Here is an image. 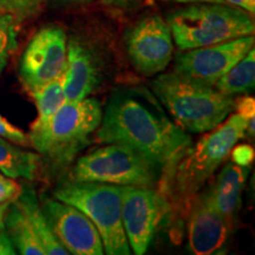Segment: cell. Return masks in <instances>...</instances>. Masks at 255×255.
I'll use <instances>...</instances> for the list:
<instances>
[{"mask_svg":"<svg viewBox=\"0 0 255 255\" xmlns=\"http://www.w3.org/2000/svg\"><path fill=\"white\" fill-rule=\"evenodd\" d=\"M96 139L103 144L130 146L167 170L191 145L187 131L169 120L154 96L143 89L114 92L96 130Z\"/></svg>","mask_w":255,"mask_h":255,"instance_id":"6da1fadb","label":"cell"},{"mask_svg":"<svg viewBox=\"0 0 255 255\" xmlns=\"http://www.w3.org/2000/svg\"><path fill=\"white\" fill-rule=\"evenodd\" d=\"M152 90L174 122L188 132L209 131L235 110L231 96L175 71L159 75L152 82Z\"/></svg>","mask_w":255,"mask_h":255,"instance_id":"7a4b0ae2","label":"cell"},{"mask_svg":"<svg viewBox=\"0 0 255 255\" xmlns=\"http://www.w3.org/2000/svg\"><path fill=\"white\" fill-rule=\"evenodd\" d=\"M167 24L180 50L215 45L254 34L251 13L226 2H195L171 11Z\"/></svg>","mask_w":255,"mask_h":255,"instance_id":"3957f363","label":"cell"},{"mask_svg":"<svg viewBox=\"0 0 255 255\" xmlns=\"http://www.w3.org/2000/svg\"><path fill=\"white\" fill-rule=\"evenodd\" d=\"M247 123L246 117L232 113L183 152L174 168L175 194L182 205L190 203L216 169L229 157L234 145L246 136Z\"/></svg>","mask_w":255,"mask_h":255,"instance_id":"277c9868","label":"cell"},{"mask_svg":"<svg viewBox=\"0 0 255 255\" xmlns=\"http://www.w3.org/2000/svg\"><path fill=\"white\" fill-rule=\"evenodd\" d=\"M102 115L95 98L65 101L45 123L31 127L30 144L53 163H68L90 143L89 137L100 127Z\"/></svg>","mask_w":255,"mask_h":255,"instance_id":"5b68a950","label":"cell"},{"mask_svg":"<svg viewBox=\"0 0 255 255\" xmlns=\"http://www.w3.org/2000/svg\"><path fill=\"white\" fill-rule=\"evenodd\" d=\"M53 197L76 207L91 220L103 241L105 254H131L122 222L121 186L66 181L56 188Z\"/></svg>","mask_w":255,"mask_h":255,"instance_id":"8992f818","label":"cell"},{"mask_svg":"<svg viewBox=\"0 0 255 255\" xmlns=\"http://www.w3.org/2000/svg\"><path fill=\"white\" fill-rule=\"evenodd\" d=\"M159 171V165L135 149L109 143L79 158L70 181L154 188L158 182Z\"/></svg>","mask_w":255,"mask_h":255,"instance_id":"52a82bcc","label":"cell"},{"mask_svg":"<svg viewBox=\"0 0 255 255\" xmlns=\"http://www.w3.org/2000/svg\"><path fill=\"white\" fill-rule=\"evenodd\" d=\"M122 222L130 250L143 255L150 246L168 203L154 188L121 186Z\"/></svg>","mask_w":255,"mask_h":255,"instance_id":"ba28073f","label":"cell"},{"mask_svg":"<svg viewBox=\"0 0 255 255\" xmlns=\"http://www.w3.org/2000/svg\"><path fill=\"white\" fill-rule=\"evenodd\" d=\"M66 47V33L58 25H46L36 32L19 63V76L28 91L63 75Z\"/></svg>","mask_w":255,"mask_h":255,"instance_id":"9c48e42d","label":"cell"},{"mask_svg":"<svg viewBox=\"0 0 255 255\" xmlns=\"http://www.w3.org/2000/svg\"><path fill=\"white\" fill-rule=\"evenodd\" d=\"M127 51L137 72L155 76L173 59L174 41L169 25L161 15L143 17L127 33Z\"/></svg>","mask_w":255,"mask_h":255,"instance_id":"30bf717a","label":"cell"},{"mask_svg":"<svg viewBox=\"0 0 255 255\" xmlns=\"http://www.w3.org/2000/svg\"><path fill=\"white\" fill-rule=\"evenodd\" d=\"M254 41V34H252L215 45L186 50L177 56L174 71L193 81L214 87L223 75L253 49Z\"/></svg>","mask_w":255,"mask_h":255,"instance_id":"8fae6325","label":"cell"},{"mask_svg":"<svg viewBox=\"0 0 255 255\" xmlns=\"http://www.w3.org/2000/svg\"><path fill=\"white\" fill-rule=\"evenodd\" d=\"M44 215L63 247L73 255H103L104 246L97 228L78 208L57 199L45 197Z\"/></svg>","mask_w":255,"mask_h":255,"instance_id":"7c38bea8","label":"cell"},{"mask_svg":"<svg viewBox=\"0 0 255 255\" xmlns=\"http://www.w3.org/2000/svg\"><path fill=\"white\" fill-rule=\"evenodd\" d=\"M188 239L191 253L214 254L227 241L233 223L216 210L207 191L190 201Z\"/></svg>","mask_w":255,"mask_h":255,"instance_id":"4fadbf2b","label":"cell"},{"mask_svg":"<svg viewBox=\"0 0 255 255\" xmlns=\"http://www.w3.org/2000/svg\"><path fill=\"white\" fill-rule=\"evenodd\" d=\"M98 64L88 46L76 38L68 41L66 63L63 72V91L65 101H82L87 98L98 81Z\"/></svg>","mask_w":255,"mask_h":255,"instance_id":"5bb4252c","label":"cell"},{"mask_svg":"<svg viewBox=\"0 0 255 255\" xmlns=\"http://www.w3.org/2000/svg\"><path fill=\"white\" fill-rule=\"evenodd\" d=\"M250 168L228 162L220 171L214 184L207 190L216 210L233 223L241 203V193Z\"/></svg>","mask_w":255,"mask_h":255,"instance_id":"9a60e30c","label":"cell"},{"mask_svg":"<svg viewBox=\"0 0 255 255\" xmlns=\"http://www.w3.org/2000/svg\"><path fill=\"white\" fill-rule=\"evenodd\" d=\"M4 229L12 244L21 255H46L30 220L17 201L7 207L4 218Z\"/></svg>","mask_w":255,"mask_h":255,"instance_id":"2e32d148","label":"cell"},{"mask_svg":"<svg viewBox=\"0 0 255 255\" xmlns=\"http://www.w3.org/2000/svg\"><path fill=\"white\" fill-rule=\"evenodd\" d=\"M21 207L27 219L30 220L34 233L39 239L46 255H69V252L63 247L51 228L46 216L44 215L40 203L38 202L36 193L27 188L23 189L21 195L15 200Z\"/></svg>","mask_w":255,"mask_h":255,"instance_id":"e0dca14e","label":"cell"},{"mask_svg":"<svg viewBox=\"0 0 255 255\" xmlns=\"http://www.w3.org/2000/svg\"><path fill=\"white\" fill-rule=\"evenodd\" d=\"M40 165V156L25 151L0 137V173L11 178L33 180Z\"/></svg>","mask_w":255,"mask_h":255,"instance_id":"ac0fdd59","label":"cell"},{"mask_svg":"<svg viewBox=\"0 0 255 255\" xmlns=\"http://www.w3.org/2000/svg\"><path fill=\"white\" fill-rule=\"evenodd\" d=\"M255 84V51L252 49L240 62L235 64L214 84V88L226 96L250 92Z\"/></svg>","mask_w":255,"mask_h":255,"instance_id":"d6986e66","label":"cell"},{"mask_svg":"<svg viewBox=\"0 0 255 255\" xmlns=\"http://www.w3.org/2000/svg\"><path fill=\"white\" fill-rule=\"evenodd\" d=\"M30 92L33 97L38 111L37 119L32 123L31 127L41 126L65 102L63 91V75Z\"/></svg>","mask_w":255,"mask_h":255,"instance_id":"ffe728a7","label":"cell"},{"mask_svg":"<svg viewBox=\"0 0 255 255\" xmlns=\"http://www.w3.org/2000/svg\"><path fill=\"white\" fill-rule=\"evenodd\" d=\"M17 24L11 14L0 12V75L17 49Z\"/></svg>","mask_w":255,"mask_h":255,"instance_id":"44dd1931","label":"cell"},{"mask_svg":"<svg viewBox=\"0 0 255 255\" xmlns=\"http://www.w3.org/2000/svg\"><path fill=\"white\" fill-rule=\"evenodd\" d=\"M45 0H0V12L11 14L17 23L36 15Z\"/></svg>","mask_w":255,"mask_h":255,"instance_id":"7402d4cb","label":"cell"},{"mask_svg":"<svg viewBox=\"0 0 255 255\" xmlns=\"http://www.w3.org/2000/svg\"><path fill=\"white\" fill-rule=\"evenodd\" d=\"M0 137L7 139V141L14 143L20 146H30V138L17 127L8 122L5 117L0 115Z\"/></svg>","mask_w":255,"mask_h":255,"instance_id":"603a6c76","label":"cell"},{"mask_svg":"<svg viewBox=\"0 0 255 255\" xmlns=\"http://www.w3.org/2000/svg\"><path fill=\"white\" fill-rule=\"evenodd\" d=\"M24 188L15 181V178L0 174V203H11L18 199Z\"/></svg>","mask_w":255,"mask_h":255,"instance_id":"cb8c5ba5","label":"cell"},{"mask_svg":"<svg viewBox=\"0 0 255 255\" xmlns=\"http://www.w3.org/2000/svg\"><path fill=\"white\" fill-rule=\"evenodd\" d=\"M229 156H232L234 163L242 165V167H250L254 159V149L248 144H235Z\"/></svg>","mask_w":255,"mask_h":255,"instance_id":"d4e9b609","label":"cell"},{"mask_svg":"<svg viewBox=\"0 0 255 255\" xmlns=\"http://www.w3.org/2000/svg\"><path fill=\"white\" fill-rule=\"evenodd\" d=\"M235 110L246 119L251 120L255 117V101L253 97H244L235 101Z\"/></svg>","mask_w":255,"mask_h":255,"instance_id":"484cf974","label":"cell"},{"mask_svg":"<svg viewBox=\"0 0 255 255\" xmlns=\"http://www.w3.org/2000/svg\"><path fill=\"white\" fill-rule=\"evenodd\" d=\"M13 254H17L13 244H12L11 239H9L5 229H1V231H0V255Z\"/></svg>","mask_w":255,"mask_h":255,"instance_id":"4316f807","label":"cell"},{"mask_svg":"<svg viewBox=\"0 0 255 255\" xmlns=\"http://www.w3.org/2000/svg\"><path fill=\"white\" fill-rule=\"evenodd\" d=\"M141 0H101V2L108 7L129 9L139 4Z\"/></svg>","mask_w":255,"mask_h":255,"instance_id":"83f0119b","label":"cell"},{"mask_svg":"<svg viewBox=\"0 0 255 255\" xmlns=\"http://www.w3.org/2000/svg\"><path fill=\"white\" fill-rule=\"evenodd\" d=\"M225 2H228L229 5L237 6L245 11H247L248 13L254 14L255 12V2L251 1V0H223Z\"/></svg>","mask_w":255,"mask_h":255,"instance_id":"f1b7e54d","label":"cell"},{"mask_svg":"<svg viewBox=\"0 0 255 255\" xmlns=\"http://www.w3.org/2000/svg\"><path fill=\"white\" fill-rule=\"evenodd\" d=\"M53 6H58V7H68V6H81L87 5L95 0H49Z\"/></svg>","mask_w":255,"mask_h":255,"instance_id":"f546056e","label":"cell"},{"mask_svg":"<svg viewBox=\"0 0 255 255\" xmlns=\"http://www.w3.org/2000/svg\"><path fill=\"white\" fill-rule=\"evenodd\" d=\"M165 1H174L178 4H195V2H219L222 4L223 0H165Z\"/></svg>","mask_w":255,"mask_h":255,"instance_id":"4dcf8cb0","label":"cell"},{"mask_svg":"<svg viewBox=\"0 0 255 255\" xmlns=\"http://www.w3.org/2000/svg\"><path fill=\"white\" fill-rule=\"evenodd\" d=\"M9 203H0V231L4 229V218Z\"/></svg>","mask_w":255,"mask_h":255,"instance_id":"1f68e13d","label":"cell"},{"mask_svg":"<svg viewBox=\"0 0 255 255\" xmlns=\"http://www.w3.org/2000/svg\"><path fill=\"white\" fill-rule=\"evenodd\" d=\"M251 1H253V2H255V0H251Z\"/></svg>","mask_w":255,"mask_h":255,"instance_id":"d6a6232c","label":"cell"},{"mask_svg":"<svg viewBox=\"0 0 255 255\" xmlns=\"http://www.w3.org/2000/svg\"><path fill=\"white\" fill-rule=\"evenodd\" d=\"M0 174H1V173H0Z\"/></svg>","mask_w":255,"mask_h":255,"instance_id":"836d02e7","label":"cell"}]
</instances>
